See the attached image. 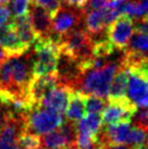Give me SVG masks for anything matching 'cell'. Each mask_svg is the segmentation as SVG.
Listing matches in <instances>:
<instances>
[{"instance_id": "cell-18", "label": "cell", "mask_w": 148, "mask_h": 149, "mask_svg": "<svg viewBox=\"0 0 148 149\" xmlns=\"http://www.w3.org/2000/svg\"><path fill=\"white\" fill-rule=\"evenodd\" d=\"M80 123L76 124L77 134L89 137H97L103 128V120L100 114H93L88 113L84 116L82 120L78 121Z\"/></svg>"}, {"instance_id": "cell-26", "label": "cell", "mask_w": 148, "mask_h": 149, "mask_svg": "<svg viewBox=\"0 0 148 149\" xmlns=\"http://www.w3.org/2000/svg\"><path fill=\"white\" fill-rule=\"evenodd\" d=\"M134 32L140 35H148V17H143L134 21Z\"/></svg>"}, {"instance_id": "cell-34", "label": "cell", "mask_w": 148, "mask_h": 149, "mask_svg": "<svg viewBox=\"0 0 148 149\" xmlns=\"http://www.w3.org/2000/svg\"><path fill=\"white\" fill-rule=\"evenodd\" d=\"M46 149H68V148H46Z\"/></svg>"}, {"instance_id": "cell-6", "label": "cell", "mask_w": 148, "mask_h": 149, "mask_svg": "<svg viewBox=\"0 0 148 149\" xmlns=\"http://www.w3.org/2000/svg\"><path fill=\"white\" fill-rule=\"evenodd\" d=\"M84 11L70 7L66 3L61 4L58 12L52 17V35L57 42L58 38L80 27L84 19Z\"/></svg>"}, {"instance_id": "cell-13", "label": "cell", "mask_w": 148, "mask_h": 149, "mask_svg": "<svg viewBox=\"0 0 148 149\" xmlns=\"http://www.w3.org/2000/svg\"><path fill=\"white\" fill-rule=\"evenodd\" d=\"M0 46L9 58L21 56L29 50L22 44L17 34L15 33L12 21L0 27Z\"/></svg>"}, {"instance_id": "cell-31", "label": "cell", "mask_w": 148, "mask_h": 149, "mask_svg": "<svg viewBox=\"0 0 148 149\" xmlns=\"http://www.w3.org/2000/svg\"><path fill=\"white\" fill-rule=\"evenodd\" d=\"M4 60H7V56H6L3 49H2L1 46H0V63H2Z\"/></svg>"}, {"instance_id": "cell-14", "label": "cell", "mask_w": 148, "mask_h": 149, "mask_svg": "<svg viewBox=\"0 0 148 149\" xmlns=\"http://www.w3.org/2000/svg\"><path fill=\"white\" fill-rule=\"evenodd\" d=\"M84 19H85V31L91 35V38L103 36V33L107 32V27L109 24L107 22L105 8L95 9L85 12Z\"/></svg>"}, {"instance_id": "cell-12", "label": "cell", "mask_w": 148, "mask_h": 149, "mask_svg": "<svg viewBox=\"0 0 148 149\" xmlns=\"http://www.w3.org/2000/svg\"><path fill=\"white\" fill-rule=\"evenodd\" d=\"M72 89L68 86L58 84L57 86L52 88L47 95L41 99L39 107L51 110L54 112L63 114L66 109L69 98L72 93Z\"/></svg>"}, {"instance_id": "cell-30", "label": "cell", "mask_w": 148, "mask_h": 149, "mask_svg": "<svg viewBox=\"0 0 148 149\" xmlns=\"http://www.w3.org/2000/svg\"><path fill=\"white\" fill-rule=\"evenodd\" d=\"M6 112H7V109H2V110H0V130H1L2 125H3L4 118H6Z\"/></svg>"}, {"instance_id": "cell-17", "label": "cell", "mask_w": 148, "mask_h": 149, "mask_svg": "<svg viewBox=\"0 0 148 149\" xmlns=\"http://www.w3.org/2000/svg\"><path fill=\"white\" fill-rule=\"evenodd\" d=\"M128 81V72L123 65H121L111 81L110 87H109V94H108L109 101L121 100L126 97Z\"/></svg>"}, {"instance_id": "cell-19", "label": "cell", "mask_w": 148, "mask_h": 149, "mask_svg": "<svg viewBox=\"0 0 148 149\" xmlns=\"http://www.w3.org/2000/svg\"><path fill=\"white\" fill-rule=\"evenodd\" d=\"M128 45L130 48L128 50L148 58V35L136 34Z\"/></svg>"}, {"instance_id": "cell-10", "label": "cell", "mask_w": 148, "mask_h": 149, "mask_svg": "<svg viewBox=\"0 0 148 149\" xmlns=\"http://www.w3.org/2000/svg\"><path fill=\"white\" fill-rule=\"evenodd\" d=\"M58 85L57 73L41 76H34L27 88L29 102L32 107H39L41 99Z\"/></svg>"}, {"instance_id": "cell-15", "label": "cell", "mask_w": 148, "mask_h": 149, "mask_svg": "<svg viewBox=\"0 0 148 149\" xmlns=\"http://www.w3.org/2000/svg\"><path fill=\"white\" fill-rule=\"evenodd\" d=\"M86 97L87 95L80 91H72L66 106V120L72 123H77L82 120L86 113Z\"/></svg>"}, {"instance_id": "cell-25", "label": "cell", "mask_w": 148, "mask_h": 149, "mask_svg": "<svg viewBox=\"0 0 148 149\" xmlns=\"http://www.w3.org/2000/svg\"><path fill=\"white\" fill-rule=\"evenodd\" d=\"M12 21V12L6 4H0V27Z\"/></svg>"}, {"instance_id": "cell-28", "label": "cell", "mask_w": 148, "mask_h": 149, "mask_svg": "<svg viewBox=\"0 0 148 149\" xmlns=\"http://www.w3.org/2000/svg\"><path fill=\"white\" fill-rule=\"evenodd\" d=\"M87 2H88V0H66V4L68 6L73 7L75 9L83 10L84 12H85V9H86Z\"/></svg>"}, {"instance_id": "cell-22", "label": "cell", "mask_w": 148, "mask_h": 149, "mask_svg": "<svg viewBox=\"0 0 148 149\" xmlns=\"http://www.w3.org/2000/svg\"><path fill=\"white\" fill-rule=\"evenodd\" d=\"M32 0H13L11 6V12L14 17H21L29 15Z\"/></svg>"}, {"instance_id": "cell-2", "label": "cell", "mask_w": 148, "mask_h": 149, "mask_svg": "<svg viewBox=\"0 0 148 149\" xmlns=\"http://www.w3.org/2000/svg\"><path fill=\"white\" fill-rule=\"evenodd\" d=\"M57 44L60 54L71 58L77 64L94 58L93 39L84 29L78 27L59 37Z\"/></svg>"}, {"instance_id": "cell-11", "label": "cell", "mask_w": 148, "mask_h": 149, "mask_svg": "<svg viewBox=\"0 0 148 149\" xmlns=\"http://www.w3.org/2000/svg\"><path fill=\"white\" fill-rule=\"evenodd\" d=\"M31 23L37 38H52V17L45 9L31 3L29 12Z\"/></svg>"}, {"instance_id": "cell-33", "label": "cell", "mask_w": 148, "mask_h": 149, "mask_svg": "<svg viewBox=\"0 0 148 149\" xmlns=\"http://www.w3.org/2000/svg\"><path fill=\"white\" fill-rule=\"evenodd\" d=\"M61 3H66V0H59Z\"/></svg>"}, {"instance_id": "cell-16", "label": "cell", "mask_w": 148, "mask_h": 149, "mask_svg": "<svg viewBox=\"0 0 148 149\" xmlns=\"http://www.w3.org/2000/svg\"><path fill=\"white\" fill-rule=\"evenodd\" d=\"M12 25L22 44L27 49H29V47L33 45L37 39L36 34L34 32V29L32 26V23H31L29 15L14 17L12 20Z\"/></svg>"}, {"instance_id": "cell-1", "label": "cell", "mask_w": 148, "mask_h": 149, "mask_svg": "<svg viewBox=\"0 0 148 149\" xmlns=\"http://www.w3.org/2000/svg\"><path fill=\"white\" fill-rule=\"evenodd\" d=\"M122 65L121 58L118 62L108 61L98 69L87 70L77 77L73 91H80L87 96H97L100 98L108 97L109 87L117 71Z\"/></svg>"}, {"instance_id": "cell-23", "label": "cell", "mask_w": 148, "mask_h": 149, "mask_svg": "<svg viewBox=\"0 0 148 149\" xmlns=\"http://www.w3.org/2000/svg\"><path fill=\"white\" fill-rule=\"evenodd\" d=\"M32 3L45 9L50 13L51 17H54L61 7V2L59 0H32Z\"/></svg>"}, {"instance_id": "cell-27", "label": "cell", "mask_w": 148, "mask_h": 149, "mask_svg": "<svg viewBox=\"0 0 148 149\" xmlns=\"http://www.w3.org/2000/svg\"><path fill=\"white\" fill-rule=\"evenodd\" d=\"M110 2V0H88L86 8L91 9V10H95V9H103L106 8ZM86 11V9H85Z\"/></svg>"}, {"instance_id": "cell-3", "label": "cell", "mask_w": 148, "mask_h": 149, "mask_svg": "<svg viewBox=\"0 0 148 149\" xmlns=\"http://www.w3.org/2000/svg\"><path fill=\"white\" fill-rule=\"evenodd\" d=\"M34 45V76L57 73L59 47L52 38H37Z\"/></svg>"}, {"instance_id": "cell-5", "label": "cell", "mask_w": 148, "mask_h": 149, "mask_svg": "<svg viewBox=\"0 0 148 149\" xmlns=\"http://www.w3.org/2000/svg\"><path fill=\"white\" fill-rule=\"evenodd\" d=\"M10 64H11V71H12V82L17 91L22 95L27 94V88L31 83V81L34 77L33 66H34V56L32 52H29V50L25 54L17 56V57H11L9 58Z\"/></svg>"}, {"instance_id": "cell-7", "label": "cell", "mask_w": 148, "mask_h": 149, "mask_svg": "<svg viewBox=\"0 0 148 149\" xmlns=\"http://www.w3.org/2000/svg\"><path fill=\"white\" fill-rule=\"evenodd\" d=\"M128 72L126 98L136 107L148 108V81L144 71L135 68H125Z\"/></svg>"}, {"instance_id": "cell-24", "label": "cell", "mask_w": 148, "mask_h": 149, "mask_svg": "<svg viewBox=\"0 0 148 149\" xmlns=\"http://www.w3.org/2000/svg\"><path fill=\"white\" fill-rule=\"evenodd\" d=\"M133 119H134V126L148 132V109L136 111Z\"/></svg>"}, {"instance_id": "cell-9", "label": "cell", "mask_w": 148, "mask_h": 149, "mask_svg": "<svg viewBox=\"0 0 148 149\" xmlns=\"http://www.w3.org/2000/svg\"><path fill=\"white\" fill-rule=\"evenodd\" d=\"M134 33V20L128 15H120L107 27L109 42L118 50H125Z\"/></svg>"}, {"instance_id": "cell-8", "label": "cell", "mask_w": 148, "mask_h": 149, "mask_svg": "<svg viewBox=\"0 0 148 149\" xmlns=\"http://www.w3.org/2000/svg\"><path fill=\"white\" fill-rule=\"evenodd\" d=\"M137 111L134 106L125 97L121 100L109 101L101 114L103 125H113L120 123H131L133 116Z\"/></svg>"}, {"instance_id": "cell-29", "label": "cell", "mask_w": 148, "mask_h": 149, "mask_svg": "<svg viewBox=\"0 0 148 149\" xmlns=\"http://www.w3.org/2000/svg\"><path fill=\"white\" fill-rule=\"evenodd\" d=\"M101 149H135V147L130 145H112V144H108L101 147Z\"/></svg>"}, {"instance_id": "cell-21", "label": "cell", "mask_w": 148, "mask_h": 149, "mask_svg": "<svg viewBox=\"0 0 148 149\" xmlns=\"http://www.w3.org/2000/svg\"><path fill=\"white\" fill-rule=\"evenodd\" d=\"M107 106V102L103 98L97 97V96H87L86 97V112L93 113V114H100L103 113L105 108Z\"/></svg>"}, {"instance_id": "cell-35", "label": "cell", "mask_w": 148, "mask_h": 149, "mask_svg": "<svg viewBox=\"0 0 148 149\" xmlns=\"http://www.w3.org/2000/svg\"><path fill=\"white\" fill-rule=\"evenodd\" d=\"M68 149H77V148H76V145H75L74 147H71V148H68Z\"/></svg>"}, {"instance_id": "cell-20", "label": "cell", "mask_w": 148, "mask_h": 149, "mask_svg": "<svg viewBox=\"0 0 148 149\" xmlns=\"http://www.w3.org/2000/svg\"><path fill=\"white\" fill-rule=\"evenodd\" d=\"M19 145L21 149H43L40 136L29 132L21 134L19 137Z\"/></svg>"}, {"instance_id": "cell-32", "label": "cell", "mask_w": 148, "mask_h": 149, "mask_svg": "<svg viewBox=\"0 0 148 149\" xmlns=\"http://www.w3.org/2000/svg\"><path fill=\"white\" fill-rule=\"evenodd\" d=\"M11 0H0V4H7L8 2H10Z\"/></svg>"}, {"instance_id": "cell-4", "label": "cell", "mask_w": 148, "mask_h": 149, "mask_svg": "<svg viewBox=\"0 0 148 149\" xmlns=\"http://www.w3.org/2000/svg\"><path fill=\"white\" fill-rule=\"evenodd\" d=\"M62 114L41 107L26 112V132L40 135L57 130L64 123Z\"/></svg>"}]
</instances>
